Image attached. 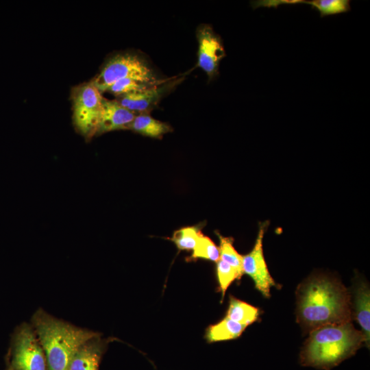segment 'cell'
<instances>
[{
	"label": "cell",
	"mask_w": 370,
	"mask_h": 370,
	"mask_svg": "<svg viewBox=\"0 0 370 370\" xmlns=\"http://www.w3.org/2000/svg\"><path fill=\"white\" fill-rule=\"evenodd\" d=\"M297 317L310 331L323 325L350 322V297L338 281L323 275L314 276L297 291Z\"/></svg>",
	"instance_id": "1"
},
{
	"label": "cell",
	"mask_w": 370,
	"mask_h": 370,
	"mask_svg": "<svg viewBox=\"0 0 370 370\" xmlns=\"http://www.w3.org/2000/svg\"><path fill=\"white\" fill-rule=\"evenodd\" d=\"M365 343L361 331L350 322L329 324L310 331L299 355L303 367L330 370L354 356Z\"/></svg>",
	"instance_id": "2"
},
{
	"label": "cell",
	"mask_w": 370,
	"mask_h": 370,
	"mask_svg": "<svg viewBox=\"0 0 370 370\" xmlns=\"http://www.w3.org/2000/svg\"><path fill=\"white\" fill-rule=\"evenodd\" d=\"M32 326L44 351L47 370H69L77 350L100 333L57 319L42 308L32 317Z\"/></svg>",
	"instance_id": "3"
},
{
	"label": "cell",
	"mask_w": 370,
	"mask_h": 370,
	"mask_svg": "<svg viewBox=\"0 0 370 370\" xmlns=\"http://www.w3.org/2000/svg\"><path fill=\"white\" fill-rule=\"evenodd\" d=\"M126 78L152 82L160 81L143 58L134 53H125L108 60L92 82L101 92L107 91L114 82Z\"/></svg>",
	"instance_id": "4"
},
{
	"label": "cell",
	"mask_w": 370,
	"mask_h": 370,
	"mask_svg": "<svg viewBox=\"0 0 370 370\" xmlns=\"http://www.w3.org/2000/svg\"><path fill=\"white\" fill-rule=\"evenodd\" d=\"M103 99L101 92L92 81L75 87L72 91L73 124L87 140L97 134Z\"/></svg>",
	"instance_id": "5"
},
{
	"label": "cell",
	"mask_w": 370,
	"mask_h": 370,
	"mask_svg": "<svg viewBox=\"0 0 370 370\" xmlns=\"http://www.w3.org/2000/svg\"><path fill=\"white\" fill-rule=\"evenodd\" d=\"M11 368L12 370H47L44 351L32 325L23 323L15 332Z\"/></svg>",
	"instance_id": "6"
},
{
	"label": "cell",
	"mask_w": 370,
	"mask_h": 370,
	"mask_svg": "<svg viewBox=\"0 0 370 370\" xmlns=\"http://www.w3.org/2000/svg\"><path fill=\"white\" fill-rule=\"evenodd\" d=\"M267 225L268 222L260 224L254 247L242 256L243 274L253 280L256 289L266 297H270L271 288L276 285L269 271L263 252L262 241Z\"/></svg>",
	"instance_id": "7"
},
{
	"label": "cell",
	"mask_w": 370,
	"mask_h": 370,
	"mask_svg": "<svg viewBox=\"0 0 370 370\" xmlns=\"http://www.w3.org/2000/svg\"><path fill=\"white\" fill-rule=\"evenodd\" d=\"M196 35L199 46L197 66L212 80L219 75L220 62L226 56L223 41L212 27L206 24L198 27Z\"/></svg>",
	"instance_id": "8"
},
{
	"label": "cell",
	"mask_w": 370,
	"mask_h": 370,
	"mask_svg": "<svg viewBox=\"0 0 370 370\" xmlns=\"http://www.w3.org/2000/svg\"><path fill=\"white\" fill-rule=\"evenodd\" d=\"M179 82L180 79L169 82L162 81L145 89L118 97L116 100L136 114L148 113Z\"/></svg>",
	"instance_id": "9"
},
{
	"label": "cell",
	"mask_w": 370,
	"mask_h": 370,
	"mask_svg": "<svg viewBox=\"0 0 370 370\" xmlns=\"http://www.w3.org/2000/svg\"><path fill=\"white\" fill-rule=\"evenodd\" d=\"M136 114L121 105L116 100L103 99L102 112L97 134L129 130Z\"/></svg>",
	"instance_id": "10"
},
{
	"label": "cell",
	"mask_w": 370,
	"mask_h": 370,
	"mask_svg": "<svg viewBox=\"0 0 370 370\" xmlns=\"http://www.w3.org/2000/svg\"><path fill=\"white\" fill-rule=\"evenodd\" d=\"M106 345L101 335L89 339L77 350L69 370H98Z\"/></svg>",
	"instance_id": "11"
},
{
	"label": "cell",
	"mask_w": 370,
	"mask_h": 370,
	"mask_svg": "<svg viewBox=\"0 0 370 370\" xmlns=\"http://www.w3.org/2000/svg\"><path fill=\"white\" fill-rule=\"evenodd\" d=\"M354 315L362 330L365 344L369 345L370 338V294L366 284H361L355 291Z\"/></svg>",
	"instance_id": "12"
},
{
	"label": "cell",
	"mask_w": 370,
	"mask_h": 370,
	"mask_svg": "<svg viewBox=\"0 0 370 370\" xmlns=\"http://www.w3.org/2000/svg\"><path fill=\"white\" fill-rule=\"evenodd\" d=\"M247 327L225 317L206 328L205 338L209 343L236 339L241 336Z\"/></svg>",
	"instance_id": "13"
},
{
	"label": "cell",
	"mask_w": 370,
	"mask_h": 370,
	"mask_svg": "<svg viewBox=\"0 0 370 370\" xmlns=\"http://www.w3.org/2000/svg\"><path fill=\"white\" fill-rule=\"evenodd\" d=\"M306 3L312 5L320 12L321 17L328 15L337 14L350 11V1L349 0H270L269 5L277 8L281 4Z\"/></svg>",
	"instance_id": "14"
},
{
	"label": "cell",
	"mask_w": 370,
	"mask_h": 370,
	"mask_svg": "<svg viewBox=\"0 0 370 370\" xmlns=\"http://www.w3.org/2000/svg\"><path fill=\"white\" fill-rule=\"evenodd\" d=\"M129 130L156 138H161L164 134L173 131V128L169 124L155 119L148 113L137 114Z\"/></svg>",
	"instance_id": "15"
},
{
	"label": "cell",
	"mask_w": 370,
	"mask_h": 370,
	"mask_svg": "<svg viewBox=\"0 0 370 370\" xmlns=\"http://www.w3.org/2000/svg\"><path fill=\"white\" fill-rule=\"evenodd\" d=\"M259 309L232 295L230 296L225 317L242 325L248 326L259 317Z\"/></svg>",
	"instance_id": "16"
},
{
	"label": "cell",
	"mask_w": 370,
	"mask_h": 370,
	"mask_svg": "<svg viewBox=\"0 0 370 370\" xmlns=\"http://www.w3.org/2000/svg\"><path fill=\"white\" fill-rule=\"evenodd\" d=\"M219 239V254L221 260L229 264L240 275H243L242 268V255L239 254L234 248V238L222 236L219 232H216Z\"/></svg>",
	"instance_id": "17"
},
{
	"label": "cell",
	"mask_w": 370,
	"mask_h": 370,
	"mask_svg": "<svg viewBox=\"0 0 370 370\" xmlns=\"http://www.w3.org/2000/svg\"><path fill=\"white\" fill-rule=\"evenodd\" d=\"M202 234L197 226H188L175 230L169 238L179 250H193L199 237Z\"/></svg>",
	"instance_id": "18"
},
{
	"label": "cell",
	"mask_w": 370,
	"mask_h": 370,
	"mask_svg": "<svg viewBox=\"0 0 370 370\" xmlns=\"http://www.w3.org/2000/svg\"><path fill=\"white\" fill-rule=\"evenodd\" d=\"M220 258L219 247L203 234L195 245L190 260L204 259L217 262Z\"/></svg>",
	"instance_id": "19"
},
{
	"label": "cell",
	"mask_w": 370,
	"mask_h": 370,
	"mask_svg": "<svg viewBox=\"0 0 370 370\" xmlns=\"http://www.w3.org/2000/svg\"><path fill=\"white\" fill-rule=\"evenodd\" d=\"M161 82L162 80L152 82L138 79L126 78L114 82L107 91L118 97L145 89Z\"/></svg>",
	"instance_id": "20"
},
{
	"label": "cell",
	"mask_w": 370,
	"mask_h": 370,
	"mask_svg": "<svg viewBox=\"0 0 370 370\" xmlns=\"http://www.w3.org/2000/svg\"><path fill=\"white\" fill-rule=\"evenodd\" d=\"M216 273L223 300L227 288L241 277L232 267L221 259L217 262Z\"/></svg>",
	"instance_id": "21"
}]
</instances>
